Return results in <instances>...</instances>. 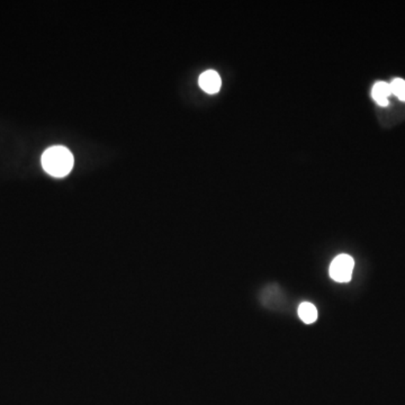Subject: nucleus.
Returning a JSON list of instances; mask_svg holds the SVG:
<instances>
[{"instance_id":"nucleus-1","label":"nucleus","mask_w":405,"mask_h":405,"mask_svg":"<svg viewBox=\"0 0 405 405\" xmlns=\"http://www.w3.org/2000/svg\"><path fill=\"white\" fill-rule=\"evenodd\" d=\"M42 167L50 176L66 177L73 168V156L66 147L49 148L42 156Z\"/></svg>"},{"instance_id":"nucleus-4","label":"nucleus","mask_w":405,"mask_h":405,"mask_svg":"<svg viewBox=\"0 0 405 405\" xmlns=\"http://www.w3.org/2000/svg\"><path fill=\"white\" fill-rule=\"evenodd\" d=\"M371 95H373V98H374L375 102H376L380 106H387V105H389V97L392 95L390 84L384 82V81L376 82L374 87H373Z\"/></svg>"},{"instance_id":"nucleus-2","label":"nucleus","mask_w":405,"mask_h":405,"mask_svg":"<svg viewBox=\"0 0 405 405\" xmlns=\"http://www.w3.org/2000/svg\"><path fill=\"white\" fill-rule=\"evenodd\" d=\"M355 262L348 255H340L331 262L330 276L338 283H348L351 279Z\"/></svg>"},{"instance_id":"nucleus-3","label":"nucleus","mask_w":405,"mask_h":405,"mask_svg":"<svg viewBox=\"0 0 405 405\" xmlns=\"http://www.w3.org/2000/svg\"><path fill=\"white\" fill-rule=\"evenodd\" d=\"M198 82H200L202 91L207 94H216L221 89V77L214 70H207V71L202 72Z\"/></svg>"},{"instance_id":"nucleus-5","label":"nucleus","mask_w":405,"mask_h":405,"mask_svg":"<svg viewBox=\"0 0 405 405\" xmlns=\"http://www.w3.org/2000/svg\"><path fill=\"white\" fill-rule=\"evenodd\" d=\"M299 315L304 323L311 324L318 319V310L312 303L304 302L299 305Z\"/></svg>"},{"instance_id":"nucleus-6","label":"nucleus","mask_w":405,"mask_h":405,"mask_svg":"<svg viewBox=\"0 0 405 405\" xmlns=\"http://www.w3.org/2000/svg\"><path fill=\"white\" fill-rule=\"evenodd\" d=\"M390 87L393 95H395L400 100L405 102V80L400 78L394 79Z\"/></svg>"}]
</instances>
